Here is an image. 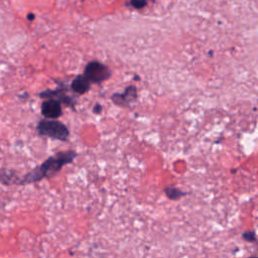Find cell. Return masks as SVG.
<instances>
[{
    "instance_id": "6da1fadb",
    "label": "cell",
    "mask_w": 258,
    "mask_h": 258,
    "mask_svg": "<svg viewBox=\"0 0 258 258\" xmlns=\"http://www.w3.org/2000/svg\"><path fill=\"white\" fill-rule=\"evenodd\" d=\"M77 156L78 153L75 150L57 152L49 156L40 165H38L28 173L23 175L21 178H19L18 184L23 185L27 183H33L40 181L44 178L52 177L56 175L64 165L72 163Z\"/></svg>"
},
{
    "instance_id": "7a4b0ae2",
    "label": "cell",
    "mask_w": 258,
    "mask_h": 258,
    "mask_svg": "<svg viewBox=\"0 0 258 258\" xmlns=\"http://www.w3.org/2000/svg\"><path fill=\"white\" fill-rule=\"evenodd\" d=\"M37 131L40 135L59 141H67L70 137L69 128L57 120H41L37 125Z\"/></svg>"
},
{
    "instance_id": "3957f363",
    "label": "cell",
    "mask_w": 258,
    "mask_h": 258,
    "mask_svg": "<svg viewBox=\"0 0 258 258\" xmlns=\"http://www.w3.org/2000/svg\"><path fill=\"white\" fill-rule=\"evenodd\" d=\"M84 77L91 84H100L111 77V71L103 62L99 60H91L85 68Z\"/></svg>"
},
{
    "instance_id": "277c9868",
    "label": "cell",
    "mask_w": 258,
    "mask_h": 258,
    "mask_svg": "<svg viewBox=\"0 0 258 258\" xmlns=\"http://www.w3.org/2000/svg\"><path fill=\"white\" fill-rule=\"evenodd\" d=\"M41 114L47 119H57L62 114L60 103L54 99H46L41 104Z\"/></svg>"
},
{
    "instance_id": "5b68a950",
    "label": "cell",
    "mask_w": 258,
    "mask_h": 258,
    "mask_svg": "<svg viewBox=\"0 0 258 258\" xmlns=\"http://www.w3.org/2000/svg\"><path fill=\"white\" fill-rule=\"evenodd\" d=\"M137 98V90L135 86H128L123 94L115 93L111 97L114 104L122 107H127L130 103L134 102Z\"/></svg>"
},
{
    "instance_id": "8992f818",
    "label": "cell",
    "mask_w": 258,
    "mask_h": 258,
    "mask_svg": "<svg viewBox=\"0 0 258 258\" xmlns=\"http://www.w3.org/2000/svg\"><path fill=\"white\" fill-rule=\"evenodd\" d=\"M64 90L62 87H60V88L52 90V91L51 90L44 91L39 94V97L44 98V99H54V100H57L59 103H64L66 105L73 107V104H74L73 98L68 96L64 93Z\"/></svg>"
},
{
    "instance_id": "52a82bcc",
    "label": "cell",
    "mask_w": 258,
    "mask_h": 258,
    "mask_svg": "<svg viewBox=\"0 0 258 258\" xmlns=\"http://www.w3.org/2000/svg\"><path fill=\"white\" fill-rule=\"evenodd\" d=\"M71 88L75 93L83 95L90 90L91 83L84 77V75H79L73 80Z\"/></svg>"
},
{
    "instance_id": "ba28073f",
    "label": "cell",
    "mask_w": 258,
    "mask_h": 258,
    "mask_svg": "<svg viewBox=\"0 0 258 258\" xmlns=\"http://www.w3.org/2000/svg\"><path fill=\"white\" fill-rule=\"evenodd\" d=\"M163 192L165 194L166 198L169 199L170 201H178L181 198L187 196L188 194L184 190H181L180 188H178L177 186L174 185H167L164 187Z\"/></svg>"
},
{
    "instance_id": "9c48e42d",
    "label": "cell",
    "mask_w": 258,
    "mask_h": 258,
    "mask_svg": "<svg viewBox=\"0 0 258 258\" xmlns=\"http://www.w3.org/2000/svg\"><path fill=\"white\" fill-rule=\"evenodd\" d=\"M20 177H18L14 171L12 170H6L2 169L0 170V182L6 185L10 184H18V180Z\"/></svg>"
},
{
    "instance_id": "30bf717a",
    "label": "cell",
    "mask_w": 258,
    "mask_h": 258,
    "mask_svg": "<svg viewBox=\"0 0 258 258\" xmlns=\"http://www.w3.org/2000/svg\"><path fill=\"white\" fill-rule=\"evenodd\" d=\"M242 238L248 242V243H255L257 241V237H256V233L253 230H248V231H244L242 233Z\"/></svg>"
},
{
    "instance_id": "8fae6325",
    "label": "cell",
    "mask_w": 258,
    "mask_h": 258,
    "mask_svg": "<svg viewBox=\"0 0 258 258\" xmlns=\"http://www.w3.org/2000/svg\"><path fill=\"white\" fill-rule=\"evenodd\" d=\"M147 4L146 0H130V5L136 9H141Z\"/></svg>"
},
{
    "instance_id": "7c38bea8",
    "label": "cell",
    "mask_w": 258,
    "mask_h": 258,
    "mask_svg": "<svg viewBox=\"0 0 258 258\" xmlns=\"http://www.w3.org/2000/svg\"><path fill=\"white\" fill-rule=\"evenodd\" d=\"M94 113L95 114H99V113H101V111H102V106L100 105V104H96L95 106H94Z\"/></svg>"
},
{
    "instance_id": "4fadbf2b",
    "label": "cell",
    "mask_w": 258,
    "mask_h": 258,
    "mask_svg": "<svg viewBox=\"0 0 258 258\" xmlns=\"http://www.w3.org/2000/svg\"><path fill=\"white\" fill-rule=\"evenodd\" d=\"M27 18H28V20H33L34 19V15L33 14H28Z\"/></svg>"
},
{
    "instance_id": "5bb4252c",
    "label": "cell",
    "mask_w": 258,
    "mask_h": 258,
    "mask_svg": "<svg viewBox=\"0 0 258 258\" xmlns=\"http://www.w3.org/2000/svg\"><path fill=\"white\" fill-rule=\"evenodd\" d=\"M247 258H258L256 255H254V256H250V257H247Z\"/></svg>"
}]
</instances>
